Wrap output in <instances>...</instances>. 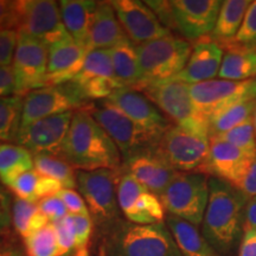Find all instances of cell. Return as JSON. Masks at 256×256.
I'll return each mask as SVG.
<instances>
[{
	"instance_id": "18",
	"label": "cell",
	"mask_w": 256,
	"mask_h": 256,
	"mask_svg": "<svg viewBox=\"0 0 256 256\" xmlns=\"http://www.w3.org/2000/svg\"><path fill=\"white\" fill-rule=\"evenodd\" d=\"M107 101L119 108L134 124L153 136L162 138L168 130V122L164 115L142 92L122 87L115 90Z\"/></svg>"
},
{
	"instance_id": "14",
	"label": "cell",
	"mask_w": 256,
	"mask_h": 256,
	"mask_svg": "<svg viewBox=\"0 0 256 256\" xmlns=\"http://www.w3.org/2000/svg\"><path fill=\"white\" fill-rule=\"evenodd\" d=\"M12 68L19 95L46 87L48 46L36 38L18 34Z\"/></svg>"
},
{
	"instance_id": "50",
	"label": "cell",
	"mask_w": 256,
	"mask_h": 256,
	"mask_svg": "<svg viewBox=\"0 0 256 256\" xmlns=\"http://www.w3.org/2000/svg\"><path fill=\"white\" fill-rule=\"evenodd\" d=\"M238 256H256V230L247 226L241 240Z\"/></svg>"
},
{
	"instance_id": "37",
	"label": "cell",
	"mask_w": 256,
	"mask_h": 256,
	"mask_svg": "<svg viewBox=\"0 0 256 256\" xmlns=\"http://www.w3.org/2000/svg\"><path fill=\"white\" fill-rule=\"evenodd\" d=\"M216 136L232 144L234 146L238 147V148L249 153V154L256 156V134L252 118L232 128V130H228V132Z\"/></svg>"
},
{
	"instance_id": "12",
	"label": "cell",
	"mask_w": 256,
	"mask_h": 256,
	"mask_svg": "<svg viewBox=\"0 0 256 256\" xmlns=\"http://www.w3.org/2000/svg\"><path fill=\"white\" fill-rule=\"evenodd\" d=\"M190 95L197 113L206 121L236 102L255 100L252 96V80L238 82L214 78L190 84Z\"/></svg>"
},
{
	"instance_id": "11",
	"label": "cell",
	"mask_w": 256,
	"mask_h": 256,
	"mask_svg": "<svg viewBox=\"0 0 256 256\" xmlns=\"http://www.w3.org/2000/svg\"><path fill=\"white\" fill-rule=\"evenodd\" d=\"M87 102L81 89L72 81L34 89L24 95L20 128L54 115L82 110Z\"/></svg>"
},
{
	"instance_id": "13",
	"label": "cell",
	"mask_w": 256,
	"mask_h": 256,
	"mask_svg": "<svg viewBox=\"0 0 256 256\" xmlns=\"http://www.w3.org/2000/svg\"><path fill=\"white\" fill-rule=\"evenodd\" d=\"M74 116L72 112L34 121L19 130L17 145L34 154H50L62 158L63 146Z\"/></svg>"
},
{
	"instance_id": "45",
	"label": "cell",
	"mask_w": 256,
	"mask_h": 256,
	"mask_svg": "<svg viewBox=\"0 0 256 256\" xmlns=\"http://www.w3.org/2000/svg\"><path fill=\"white\" fill-rule=\"evenodd\" d=\"M12 224L11 197L5 188L0 184V238L10 230Z\"/></svg>"
},
{
	"instance_id": "39",
	"label": "cell",
	"mask_w": 256,
	"mask_h": 256,
	"mask_svg": "<svg viewBox=\"0 0 256 256\" xmlns=\"http://www.w3.org/2000/svg\"><path fill=\"white\" fill-rule=\"evenodd\" d=\"M40 174L34 168L28 170L23 174L18 176L14 180H12L8 186L14 194H16L17 198L25 200L32 203H37L38 198L36 196V188Z\"/></svg>"
},
{
	"instance_id": "41",
	"label": "cell",
	"mask_w": 256,
	"mask_h": 256,
	"mask_svg": "<svg viewBox=\"0 0 256 256\" xmlns=\"http://www.w3.org/2000/svg\"><path fill=\"white\" fill-rule=\"evenodd\" d=\"M236 40L246 46H256V2H252L243 19Z\"/></svg>"
},
{
	"instance_id": "51",
	"label": "cell",
	"mask_w": 256,
	"mask_h": 256,
	"mask_svg": "<svg viewBox=\"0 0 256 256\" xmlns=\"http://www.w3.org/2000/svg\"><path fill=\"white\" fill-rule=\"evenodd\" d=\"M246 220L247 226L256 230V197L252 198L246 206Z\"/></svg>"
},
{
	"instance_id": "15",
	"label": "cell",
	"mask_w": 256,
	"mask_h": 256,
	"mask_svg": "<svg viewBox=\"0 0 256 256\" xmlns=\"http://www.w3.org/2000/svg\"><path fill=\"white\" fill-rule=\"evenodd\" d=\"M170 4V19L188 40H200L214 32L218 18L220 0H174Z\"/></svg>"
},
{
	"instance_id": "34",
	"label": "cell",
	"mask_w": 256,
	"mask_h": 256,
	"mask_svg": "<svg viewBox=\"0 0 256 256\" xmlns=\"http://www.w3.org/2000/svg\"><path fill=\"white\" fill-rule=\"evenodd\" d=\"M130 222L136 224H156L162 223L164 220V206L156 194L146 191L136 206L126 216Z\"/></svg>"
},
{
	"instance_id": "30",
	"label": "cell",
	"mask_w": 256,
	"mask_h": 256,
	"mask_svg": "<svg viewBox=\"0 0 256 256\" xmlns=\"http://www.w3.org/2000/svg\"><path fill=\"white\" fill-rule=\"evenodd\" d=\"M256 100H243L220 110L209 121V130L212 136L232 130L249 119L254 114Z\"/></svg>"
},
{
	"instance_id": "29",
	"label": "cell",
	"mask_w": 256,
	"mask_h": 256,
	"mask_svg": "<svg viewBox=\"0 0 256 256\" xmlns=\"http://www.w3.org/2000/svg\"><path fill=\"white\" fill-rule=\"evenodd\" d=\"M252 2L249 0H226L222 2L214 36L220 40L236 37L242 26L243 19Z\"/></svg>"
},
{
	"instance_id": "44",
	"label": "cell",
	"mask_w": 256,
	"mask_h": 256,
	"mask_svg": "<svg viewBox=\"0 0 256 256\" xmlns=\"http://www.w3.org/2000/svg\"><path fill=\"white\" fill-rule=\"evenodd\" d=\"M57 196L62 200L64 206H66L69 215H89L87 204L78 192L70 190V188H62L57 194Z\"/></svg>"
},
{
	"instance_id": "47",
	"label": "cell",
	"mask_w": 256,
	"mask_h": 256,
	"mask_svg": "<svg viewBox=\"0 0 256 256\" xmlns=\"http://www.w3.org/2000/svg\"><path fill=\"white\" fill-rule=\"evenodd\" d=\"M17 25V8L16 2L0 0V31L16 30Z\"/></svg>"
},
{
	"instance_id": "24",
	"label": "cell",
	"mask_w": 256,
	"mask_h": 256,
	"mask_svg": "<svg viewBox=\"0 0 256 256\" xmlns=\"http://www.w3.org/2000/svg\"><path fill=\"white\" fill-rule=\"evenodd\" d=\"M168 226L182 256H222L206 241L197 226L178 217H168Z\"/></svg>"
},
{
	"instance_id": "26",
	"label": "cell",
	"mask_w": 256,
	"mask_h": 256,
	"mask_svg": "<svg viewBox=\"0 0 256 256\" xmlns=\"http://www.w3.org/2000/svg\"><path fill=\"white\" fill-rule=\"evenodd\" d=\"M34 168V156L17 144H0V182L8 186L18 176Z\"/></svg>"
},
{
	"instance_id": "32",
	"label": "cell",
	"mask_w": 256,
	"mask_h": 256,
	"mask_svg": "<svg viewBox=\"0 0 256 256\" xmlns=\"http://www.w3.org/2000/svg\"><path fill=\"white\" fill-rule=\"evenodd\" d=\"M24 96L0 98V144L16 142L22 124Z\"/></svg>"
},
{
	"instance_id": "38",
	"label": "cell",
	"mask_w": 256,
	"mask_h": 256,
	"mask_svg": "<svg viewBox=\"0 0 256 256\" xmlns=\"http://www.w3.org/2000/svg\"><path fill=\"white\" fill-rule=\"evenodd\" d=\"M58 242V256H72L75 252L76 232L75 223L72 215H66L64 218L55 222Z\"/></svg>"
},
{
	"instance_id": "33",
	"label": "cell",
	"mask_w": 256,
	"mask_h": 256,
	"mask_svg": "<svg viewBox=\"0 0 256 256\" xmlns=\"http://www.w3.org/2000/svg\"><path fill=\"white\" fill-rule=\"evenodd\" d=\"M92 78H104L118 81L116 78H115L110 50L98 49L88 51L87 55H86L82 70L74 80L80 81V80H87Z\"/></svg>"
},
{
	"instance_id": "16",
	"label": "cell",
	"mask_w": 256,
	"mask_h": 256,
	"mask_svg": "<svg viewBox=\"0 0 256 256\" xmlns=\"http://www.w3.org/2000/svg\"><path fill=\"white\" fill-rule=\"evenodd\" d=\"M124 34L134 46L168 36V28L162 25L154 11L139 0L110 2Z\"/></svg>"
},
{
	"instance_id": "3",
	"label": "cell",
	"mask_w": 256,
	"mask_h": 256,
	"mask_svg": "<svg viewBox=\"0 0 256 256\" xmlns=\"http://www.w3.org/2000/svg\"><path fill=\"white\" fill-rule=\"evenodd\" d=\"M101 256H182L164 223L136 224L119 220L101 248Z\"/></svg>"
},
{
	"instance_id": "9",
	"label": "cell",
	"mask_w": 256,
	"mask_h": 256,
	"mask_svg": "<svg viewBox=\"0 0 256 256\" xmlns=\"http://www.w3.org/2000/svg\"><path fill=\"white\" fill-rule=\"evenodd\" d=\"M18 34L38 40L50 46L56 42L70 37L64 26L60 6L52 0H20L16 2Z\"/></svg>"
},
{
	"instance_id": "43",
	"label": "cell",
	"mask_w": 256,
	"mask_h": 256,
	"mask_svg": "<svg viewBox=\"0 0 256 256\" xmlns=\"http://www.w3.org/2000/svg\"><path fill=\"white\" fill-rule=\"evenodd\" d=\"M18 42L17 30L0 31V66H12Z\"/></svg>"
},
{
	"instance_id": "1",
	"label": "cell",
	"mask_w": 256,
	"mask_h": 256,
	"mask_svg": "<svg viewBox=\"0 0 256 256\" xmlns=\"http://www.w3.org/2000/svg\"><path fill=\"white\" fill-rule=\"evenodd\" d=\"M62 158L81 171L101 168L118 171L122 165L119 148L90 112L83 108L74 112Z\"/></svg>"
},
{
	"instance_id": "54",
	"label": "cell",
	"mask_w": 256,
	"mask_h": 256,
	"mask_svg": "<svg viewBox=\"0 0 256 256\" xmlns=\"http://www.w3.org/2000/svg\"><path fill=\"white\" fill-rule=\"evenodd\" d=\"M252 122H254V127H255V134H256V104H255V110H254V114H252Z\"/></svg>"
},
{
	"instance_id": "48",
	"label": "cell",
	"mask_w": 256,
	"mask_h": 256,
	"mask_svg": "<svg viewBox=\"0 0 256 256\" xmlns=\"http://www.w3.org/2000/svg\"><path fill=\"white\" fill-rule=\"evenodd\" d=\"M62 188V184H60L58 180H56V179L40 176L36 188V196L38 198V202H40L42 198L56 196Z\"/></svg>"
},
{
	"instance_id": "36",
	"label": "cell",
	"mask_w": 256,
	"mask_h": 256,
	"mask_svg": "<svg viewBox=\"0 0 256 256\" xmlns=\"http://www.w3.org/2000/svg\"><path fill=\"white\" fill-rule=\"evenodd\" d=\"M147 190L133 176L119 170V178L116 183V198L120 210L124 216L132 211L139 198Z\"/></svg>"
},
{
	"instance_id": "55",
	"label": "cell",
	"mask_w": 256,
	"mask_h": 256,
	"mask_svg": "<svg viewBox=\"0 0 256 256\" xmlns=\"http://www.w3.org/2000/svg\"><path fill=\"white\" fill-rule=\"evenodd\" d=\"M72 256H89V254H74Z\"/></svg>"
},
{
	"instance_id": "7",
	"label": "cell",
	"mask_w": 256,
	"mask_h": 256,
	"mask_svg": "<svg viewBox=\"0 0 256 256\" xmlns=\"http://www.w3.org/2000/svg\"><path fill=\"white\" fill-rule=\"evenodd\" d=\"M142 92L176 121L177 126L209 136V121L197 113L191 100L190 84L180 81H166L148 86Z\"/></svg>"
},
{
	"instance_id": "6",
	"label": "cell",
	"mask_w": 256,
	"mask_h": 256,
	"mask_svg": "<svg viewBox=\"0 0 256 256\" xmlns=\"http://www.w3.org/2000/svg\"><path fill=\"white\" fill-rule=\"evenodd\" d=\"M159 200L170 215L198 226L209 200V179L202 174L178 172Z\"/></svg>"
},
{
	"instance_id": "28",
	"label": "cell",
	"mask_w": 256,
	"mask_h": 256,
	"mask_svg": "<svg viewBox=\"0 0 256 256\" xmlns=\"http://www.w3.org/2000/svg\"><path fill=\"white\" fill-rule=\"evenodd\" d=\"M49 223L50 220L40 210L37 203L20 198H16L12 203V224L23 238L40 232Z\"/></svg>"
},
{
	"instance_id": "2",
	"label": "cell",
	"mask_w": 256,
	"mask_h": 256,
	"mask_svg": "<svg viewBox=\"0 0 256 256\" xmlns=\"http://www.w3.org/2000/svg\"><path fill=\"white\" fill-rule=\"evenodd\" d=\"M247 196L235 185L209 179V200L203 218V236L220 255H229L241 235Z\"/></svg>"
},
{
	"instance_id": "35",
	"label": "cell",
	"mask_w": 256,
	"mask_h": 256,
	"mask_svg": "<svg viewBox=\"0 0 256 256\" xmlns=\"http://www.w3.org/2000/svg\"><path fill=\"white\" fill-rule=\"evenodd\" d=\"M26 256H58L55 224L49 223L40 232L24 238Z\"/></svg>"
},
{
	"instance_id": "49",
	"label": "cell",
	"mask_w": 256,
	"mask_h": 256,
	"mask_svg": "<svg viewBox=\"0 0 256 256\" xmlns=\"http://www.w3.org/2000/svg\"><path fill=\"white\" fill-rule=\"evenodd\" d=\"M238 188H240L247 197H256V156L252 162L247 174L243 177Z\"/></svg>"
},
{
	"instance_id": "56",
	"label": "cell",
	"mask_w": 256,
	"mask_h": 256,
	"mask_svg": "<svg viewBox=\"0 0 256 256\" xmlns=\"http://www.w3.org/2000/svg\"><path fill=\"white\" fill-rule=\"evenodd\" d=\"M2 247H4V244H2V241H0V249H2Z\"/></svg>"
},
{
	"instance_id": "4",
	"label": "cell",
	"mask_w": 256,
	"mask_h": 256,
	"mask_svg": "<svg viewBox=\"0 0 256 256\" xmlns=\"http://www.w3.org/2000/svg\"><path fill=\"white\" fill-rule=\"evenodd\" d=\"M140 69L139 92L148 86L171 81L186 66L191 46L172 34L136 46Z\"/></svg>"
},
{
	"instance_id": "20",
	"label": "cell",
	"mask_w": 256,
	"mask_h": 256,
	"mask_svg": "<svg viewBox=\"0 0 256 256\" xmlns=\"http://www.w3.org/2000/svg\"><path fill=\"white\" fill-rule=\"evenodd\" d=\"M87 52L72 37L48 46L46 87L72 82L82 70Z\"/></svg>"
},
{
	"instance_id": "23",
	"label": "cell",
	"mask_w": 256,
	"mask_h": 256,
	"mask_svg": "<svg viewBox=\"0 0 256 256\" xmlns=\"http://www.w3.org/2000/svg\"><path fill=\"white\" fill-rule=\"evenodd\" d=\"M98 2L92 0H60V16L66 31L78 46L87 50L90 28Z\"/></svg>"
},
{
	"instance_id": "17",
	"label": "cell",
	"mask_w": 256,
	"mask_h": 256,
	"mask_svg": "<svg viewBox=\"0 0 256 256\" xmlns=\"http://www.w3.org/2000/svg\"><path fill=\"white\" fill-rule=\"evenodd\" d=\"M121 170L133 176L147 191L158 198L178 174V171L162 158L156 147L142 150L124 159Z\"/></svg>"
},
{
	"instance_id": "10",
	"label": "cell",
	"mask_w": 256,
	"mask_h": 256,
	"mask_svg": "<svg viewBox=\"0 0 256 256\" xmlns=\"http://www.w3.org/2000/svg\"><path fill=\"white\" fill-rule=\"evenodd\" d=\"M209 136L192 133L180 126L168 127L156 150L176 171H204L209 154Z\"/></svg>"
},
{
	"instance_id": "42",
	"label": "cell",
	"mask_w": 256,
	"mask_h": 256,
	"mask_svg": "<svg viewBox=\"0 0 256 256\" xmlns=\"http://www.w3.org/2000/svg\"><path fill=\"white\" fill-rule=\"evenodd\" d=\"M38 208L42 212L48 217V220H50V223L58 222L60 220H62L66 215H69L66 206H64L62 200L57 196H50L42 198L38 202Z\"/></svg>"
},
{
	"instance_id": "31",
	"label": "cell",
	"mask_w": 256,
	"mask_h": 256,
	"mask_svg": "<svg viewBox=\"0 0 256 256\" xmlns=\"http://www.w3.org/2000/svg\"><path fill=\"white\" fill-rule=\"evenodd\" d=\"M34 168L37 174L43 177H50L58 180L63 188L74 190L78 188L76 172L66 160L60 156L50 154H34Z\"/></svg>"
},
{
	"instance_id": "5",
	"label": "cell",
	"mask_w": 256,
	"mask_h": 256,
	"mask_svg": "<svg viewBox=\"0 0 256 256\" xmlns=\"http://www.w3.org/2000/svg\"><path fill=\"white\" fill-rule=\"evenodd\" d=\"M119 170L101 168L76 172L78 188L87 204L92 223L100 229L110 230L119 222L116 183Z\"/></svg>"
},
{
	"instance_id": "27",
	"label": "cell",
	"mask_w": 256,
	"mask_h": 256,
	"mask_svg": "<svg viewBox=\"0 0 256 256\" xmlns=\"http://www.w3.org/2000/svg\"><path fill=\"white\" fill-rule=\"evenodd\" d=\"M256 76V50H229L223 56L218 78L228 81H248Z\"/></svg>"
},
{
	"instance_id": "52",
	"label": "cell",
	"mask_w": 256,
	"mask_h": 256,
	"mask_svg": "<svg viewBox=\"0 0 256 256\" xmlns=\"http://www.w3.org/2000/svg\"><path fill=\"white\" fill-rule=\"evenodd\" d=\"M0 256H23V254L16 248L2 247L0 249Z\"/></svg>"
},
{
	"instance_id": "25",
	"label": "cell",
	"mask_w": 256,
	"mask_h": 256,
	"mask_svg": "<svg viewBox=\"0 0 256 256\" xmlns=\"http://www.w3.org/2000/svg\"><path fill=\"white\" fill-rule=\"evenodd\" d=\"M115 78L122 87L139 90L140 69L138 63L136 46L130 40H124L110 49Z\"/></svg>"
},
{
	"instance_id": "53",
	"label": "cell",
	"mask_w": 256,
	"mask_h": 256,
	"mask_svg": "<svg viewBox=\"0 0 256 256\" xmlns=\"http://www.w3.org/2000/svg\"><path fill=\"white\" fill-rule=\"evenodd\" d=\"M252 96L256 100V76L252 80Z\"/></svg>"
},
{
	"instance_id": "22",
	"label": "cell",
	"mask_w": 256,
	"mask_h": 256,
	"mask_svg": "<svg viewBox=\"0 0 256 256\" xmlns=\"http://www.w3.org/2000/svg\"><path fill=\"white\" fill-rule=\"evenodd\" d=\"M127 38L110 2H98L89 34L87 51L110 50Z\"/></svg>"
},
{
	"instance_id": "40",
	"label": "cell",
	"mask_w": 256,
	"mask_h": 256,
	"mask_svg": "<svg viewBox=\"0 0 256 256\" xmlns=\"http://www.w3.org/2000/svg\"><path fill=\"white\" fill-rule=\"evenodd\" d=\"M75 223L76 247L74 254H89L88 244L92 232V220L90 215H72Z\"/></svg>"
},
{
	"instance_id": "46",
	"label": "cell",
	"mask_w": 256,
	"mask_h": 256,
	"mask_svg": "<svg viewBox=\"0 0 256 256\" xmlns=\"http://www.w3.org/2000/svg\"><path fill=\"white\" fill-rule=\"evenodd\" d=\"M19 95L18 86L12 66H0V98Z\"/></svg>"
},
{
	"instance_id": "21",
	"label": "cell",
	"mask_w": 256,
	"mask_h": 256,
	"mask_svg": "<svg viewBox=\"0 0 256 256\" xmlns=\"http://www.w3.org/2000/svg\"><path fill=\"white\" fill-rule=\"evenodd\" d=\"M223 60V50L211 40H200L191 51L185 68L171 81H180L194 84L214 80L218 76Z\"/></svg>"
},
{
	"instance_id": "19",
	"label": "cell",
	"mask_w": 256,
	"mask_h": 256,
	"mask_svg": "<svg viewBox=\"0 0 256 256\" xmlns=\"http://www.w3.org/2000/svg\"><path fill=\"white\" fill-rule=\"evenodd\" d=\"M255 156L226 140L211 136L204 172H210L238 188Z\"/></svg>"
},
{
	"instance_id": "8",
	"label": "cell",
	"mask_w": 256,
	"mask_h": 256,
	"mask_svg": "<svg viewBox=\"0 0 256 256\" xmlns=\"http://www.w3.org/2000/svg\"><path fill=\"white\" fill-rule=\"evenodd\" d=\"M90 114L119 148L122 160L142 150L158 146L160 138L146 132L134 124L110 101L104 100L92 106Z\"/></svg>"
}]
</instances>
